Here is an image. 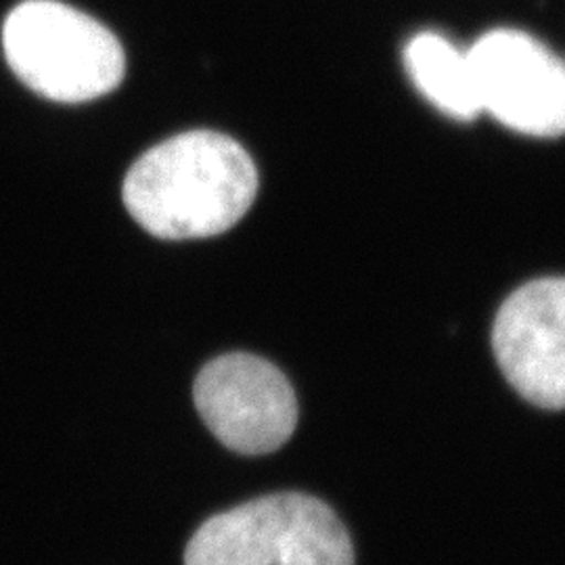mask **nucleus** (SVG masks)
Returning a JSON list of instances; mask_svg holds the SVG:
<instances>
[{"label": "nucleus", "mask_w": 565, "mask_h": 565, "mask_svg": "<svg viewBox=\"0 0 565 565\" xmlns=\"http://www.w3.org/2000/svg\"><path fill=\"white\" fill-rule=\"evenodd\" d=\"M492 348L522 398L565 408V279H539L513 291L494 319Z\"/></svg>", "instance_id": "obj_6"}, {"label": "nucleus", "mask_w": 565, "mask_h": 565, "mask_svg": "<svg viewBox=\"0 0 565 565\" xmlns=\"http://www.w3.org/2000/svg\"><path fill=\"white\" fill-rule=\"evenodd\" d=\"M480 109L539 139L565 135V61L520 30H492L467 51Z\"/></svg>", "instance_id": "obj_4"}, {"label": "nucleus", "mask_w": 565, "mask_h": 565, "mask_svg": "<svg viewBox=\"0 0 565 565\" xmlns=\"http://www.w3.org/2000/svg\"><path fill=\"white\" fill-rule=\"evenodd\" d=\"M193 398L205 427L239 455L279 450L298 425L294 387L275 364L254 354L233 352L205 364Z\"/></svg>", "instance_id": "obj_5"}, {"label": "nucleus", "mask_w": 565, "mask_h": 565, "mask_svg": "<svg viewBox=\"0 0 565 565\" xmlns=\"http://www.w3.org/2000/svg\"><path fill=\"white\" fill-rule=\"evenodd\" d=\"M411 81L427 102L455 120H473L482 114L467 51L436 32H422L404 49Z\"/></svg>", "instance_id": "obj_7"}, {"label": "nucleus", "mask_w": 565, "mask_h": 565, "mask_svg": "<svg viewBox=\"0 0 565 565\" xmlns=\"http://www.w3.org/2000/svg\"><path fill=\"white\" fill-rule=\"evenodd\" d=\"M184 565H354V548L331 507L282 492L210 518L189 541Z\"/></svg>", "instance_id": "obj_3"}, {"label": "nucleus", "mask_w": 565, "mask_h": 565, "mask_svg": "<svg viewBox=\"0 0 565 565\" xmlns=\"http://www.w3.org/2000/svg\"><path fill=\"white\" fill-rule=\"evenodd\" d=\"M2 46L15 76L49 102L99 99L126 72L118 39L99 21L57 0L18 4L2 25Z\"/></svg>", "instance_id": "obj_2"}, {"label": "nucleus", "mask_w": 565, "mask_h": 565, "mask_svg": "<svg viewBox=\"0 0 565 565\" xmlns=\"http://www.w3.org/2000/svg\"><path fill=\"white\" fill-rule=\"evenodd\" d=\"M256 193V163L239 142L214 130H191L156 145L130 168L121 191L130 216L168 242L226 233Z\"/></svg>", "instance_id": "obj_1"}]
</instances>
